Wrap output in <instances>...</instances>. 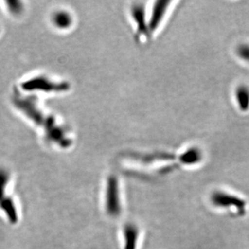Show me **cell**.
<instances>
[{"label": "cell", "mask_w": 249, "mask_h": 249, "mask_svg": "<svg viewBox=\"0 0 249 249\" xmlns=\"http://www.w3.org/2000/svg\"><path fill=\"white\" fill-rule=\"evenodd\" d=\"M21 87L25 91L61 93L68 91L71 89V84L67 82H54L44 76H37L22 83Z\"/></svg>", "instance_id": "obj_2"}, {"label": "cell", "mask_w": 249, "mask_h": 249, "mask_svg": "<svg viewBox=\"0 0 249 249\" xmlns=\"http://www.w3.org/2000/svg\"><path fill=\"white\" fill-rule=\"evenodd\" d=\"M124 249H137L139 237V230L137 226L132 223L126 224L124 230Z\"/></svg>", "instance_id": "obj_7"}, {"label": "cell", "mask_w": 249, "mask_h": 249, "mask_svg": "<svg viewBox=\"0 0 249 249\" xmlns=\"http://www.w3.org/2000/svg\"><path fill=\"white\" fill-rule=\"evenodd\" d=\"M236 99L241 108L248 110L249 108V88L247 87H240L236 91Z\"/></svg>", "instance_id": "obj_9"}, {"label": "cell", "mask_w": 249, "mask_h": 249, "mask_svg": "<svg viewBox=\"0 0 249 249\" xmlns=\"http://www.w3.org/2000/svg\"><path fill=\"white\" fill-rule=\"evenodd\" d=\"M212 203L219 208L228 210L236 215H243L246 211V202L237 195L225 191H215L211 197Z\"/></svg>", "instance_id": "obj_3"}, {"label": "cell", "mask_w": 249, "mask_h": 249, "mask_svg": "<svg viewBox=\"0 0 249 249\" xmlns=\"http://www.w3.org/2000/svg\"><path fill=\"white\" fill-rule=\"evenodd\" d=\"M240 56L245 61H249V45H242L239 50Z\"/></svg>", "instance_id": "obj_12"}, {"label": "cell", "mask_w": 249, "mask_h": 249, "mask_svg": "<svg viewBox=\"0 0 249 249\" xmlns=\"http://www.w3.org/2000/svg\"><path fill=\"white\" fill-rule=\"evenodd\" d=\"M105 209L109 216L117 217L122 211L119 181L116 177H109L105 192Z\"/></svg>", "instance_id": "obj_4"}, {"label": "cell", "mask_w": 249, "mask_h": 249, "mask_svg": "<svg viewBox=\"0 0 249 249\" xmlns=\"http://www.w3.org/2000/svg\"><path fill=\"white\" fill-rule=\"evenodd\" d=\"M158 6H155L153 8V14L151 17L150 22L148 24V28L150 32L157 30L159 24L162 22L163 17L165 16V12L168 9L167 4H169V2H158Z\"/></svg>", "instance_id": "obj_6"}, {"label": "cell", "mask_w": 249, "mask_h": 249, "mask_svg": "<svg viewBox=\"0 0 249 249\" xmlns=\"http://www.w3.org/2000/svg\"><path fill=\"white\" fill-rule=\"evenodd\" d=\"M53 22L56 28L67 29L73 24V17L66 11H58L53 16Z\"/></svg>", "instance_id": "obj_8"}, {"label": "cell", "mask_w": 249, "mask_h": 249, "mask_svg": "<svg viewBox=\"0 0 249 249\" xmlns=\"http://www.w3.org/2000/svg\"><path fill=\"white\" fill-rule=\"evenodd\" d=\"M6 3H7V7H8L10 12L13 13V14H19L23 10L21 2H18V1H7Z\"/></svg>", "instance_id": "obj_11"}, {"label": "cell", "mask_w": 249, "mask_h": 249, "mask_svg": "<svg viewBox=\"0 0 249 249\" xmlns=\"http://www.w3.org/2000/svg\"><path fill=\"white\" fill-rule=\"evenodd\" d=\"M0 210L3 212L5 216L11 224H17L19 221V214L17 211V205L14 200L10 196H6L0 201Z\"/></svg>", "instance_id": "obj_5"}, {"label": "cell", "mask_w": 249, "mask_h": 249, "mask_svg": "<svg viewBox=\"0 0 249 249\" xmlns=\"http://www.w3.org/2000/svg\"><path fill=\"white\" fill-rule=\"evenodd\" d=\"M13 104L17 109L24 113L29 120L35 123L39 127L45 130V135L53 143H56L61 148H69L72 143L66 132L57 125L53 118L45 115L38 108L35 102L32 99L15 96Z\"/></svg>", "instance_id": "obj_1"}, {"label": "cell", "mask_w": 249, "mask_h": 249, "mask_svg": "<svg viewBox=\"0 0 249 249\" xmlns=\"http://www.w3.org/2000/svg\"><path fill=\"white\" fill-rule=\"evenodd\" d=\"M9 173L6 169L0 168V201L7 196L6 190L9 183Z\"/></svg>", "instance_id": "obj_10"}]
</instances>
